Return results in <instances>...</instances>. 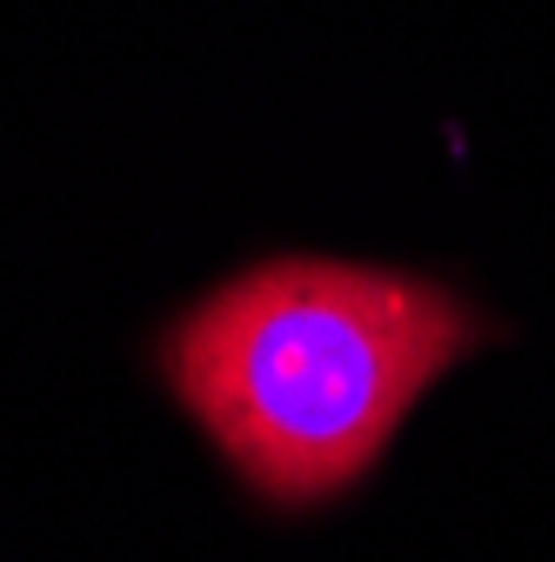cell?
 Masks as SVG:
<instances>
[{
	"label": "cell",
	"instance_id": "1",
	"mask_svg": "<svg viewBox=\"0 0 555 562\" xmlns=\"http://www.w3.org/2000/svg\"><path fill=\"white\" fill-rule=\"evenodd\" d=\"M489 335L449 281L274 255L181 308L155 362L254 503L321 509L375 475L408 408Z\"/></svg>",
	"mask_w": 555,
	"mask_h": 562
}]
</instances>
